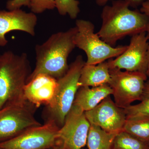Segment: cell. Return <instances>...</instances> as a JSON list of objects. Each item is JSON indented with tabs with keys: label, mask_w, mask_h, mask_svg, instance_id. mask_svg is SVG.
Listing matches in <instances>:
<instances>
[{
	"label": "cell",
	"mask_w": 149,
	"mask_h": 149,
	"mask_svg": "<svg viewBox=\"0 0 149 149\" xmlns=\"http://www.w3.org/2000/svg\"><path fill=\"white\" fill-rule=\"evenodd\" d=\"M123 130L149 144V116L127 118Z\"/></svg>",
	"instance_id": "17"
},
{
	"label": "cell",
	"mask_w": 149,
	"mask_h": 149,
	"mask_svg": "<svg viewBox=\"0 0 149 149\" xmlns=\"http://www.w3.org/2000/svg\"></svg>",
	"instance_id": "29"
},
{
	"label": "cell",
	"mask_w": 149,
	"mask_h": 149,
	"mask_svg": "<svg viewBox=\"0 0 149 149\" xmlns=\"http://www.w3.org/2000/svg\"><path fill=\"white\" fill-rule=\"evenodd\" d=\"M148 42L146 32L131 37L126 50L114 59L108 60L109 68L139 72L149 76L148 50Z\"/></svg>",
	"instance_id": "10"
},
{
	"label": "cell",
	"mask_w": 149,
	"mask_h": 149,
	"mask_svg": "<svg viewBox=\"0 0 149 149\" xmlns=\"http://www.w3.org/2000/svg\"><path fill=\"white\" fill-rule=\"evenodd\" d=\"M77 30L75 26L64 32L54 33L43 44L36 45L35 66L27 83L39 74L57 80L66 73L69 67L68 58L76 47L74 37Z\"/></svg>",
	"instance_id": "2"
},
{
	"label": "cell",
	"mask_w": 149,
	"mask_h": 149,
	"mask_svg": "<svg viewBox=\"0 0 149 149\" xmlns=\"http://www.w3.org/2000/svg\"><path fill=\"white\" fill-rule=\"evenodd\" d=\"M111 77L107 61L97 65H84L81 70L79 87H96L109 84Z\"/></svg>",
	"instance_id": "15"
},
{
	"label": "cell",
	"mask_w": 149,
	"mask_h": 149,
	"mask_svg": "<svg viewBox=\"0 0 149 149\" xmlns=\"http://www.w3.org/2000/svg\"><path fill=\"white\" fill-rule=\"evenodd\" d=\"M37 108L27 100L9 105L0 110V142L42 125L35 118Z\"/></svg>",
	"instance_id": "6"
},
{
	"label": "cell",
	"mask_w": 149,
	"mask_h": 149,
	"mask_svg": "<svg viewBox=\"0 0 149 149\" xmlns=\"http://www.w3.org/2000/svg\"><path fill=\"white\" fill-rule=\"evenodd\" d=\"M82 149H85V148H83Z\"/></svg>",
	"instance_id": "28"
},
{
	"label": "cell",
	"mask_w": 149,
	"mask_h": 149,
	"mask_svg": "<svg viewBox=\"0 0 149 149\" xmlns=\"http://www.w3.org/2000/svg\"><path fill=\"white\" fill-rule=\"evenodd\" d=\"M29 0H8L6 3V8L8 10L20 9L21 7H28L29 8Z\"/></svg>",
	"instance_id": "22"
},
{
	"label": "cell",
	"mask_w": 149,
	"mask_h": 149,
	"mask_svg": "<svg viewBox=\"0 0 149 149\" xmlns=\"http://www.w3.org/2000/svg\"><path fill=\"white\" fill-rule=\"evenodd\" d=\"M29 8L35 14L42 13L46 10L55 8V0H29Z\"/></svg>",
	"instance_id": "21"
},
{
	"label": "cell",
	"mask_w": 149,
	"mask_h": 149,
	"mask_svg": "<svg viewBox=\"0 0 149 149\" xmlns=\"http://www.w3.org/2000/svg\"><path fill=\"white\" fill-rule=\"evenodd\" d=\"M85 113L90 124L113 134H118L123 130L127 120L125 109L118 107L110 96L93 109Z\"/></svg>",
	"instance_id": "11"
},
{
	"label": "cell",
	"mask_w": 149,
	"mask_h": 149,
	"mask_svg": "<svg viewBox=\"0 0 149 149\" xmlns=\"http://www.w3.org/2000/svg\"><path fill=\"white\" fill-rule=\"evenodd\" d=\"M149 144L123 130L115 137L112 149H148Z\"/></svg>",
	"instance_id": "18"
},
{
	"label": "cell",
	"mask_w": 149,
	"mask_h": 149,
	"mask_svg": "<svg viewBox=\"0 0 149 149\" xmlns=\"http://www.w3.org/2000/svg\"><path fill=\"white\" fill-rule=\"evenodd\" d=\"M130 7L124 0H114L111 5L104 6L101 27L97 33L110 45L116 47L118 41L125 37L146 31L149 16L137 10H132Z\"/></svg>",
	"instance_id": "1"
},
{
	"label": "cell",
	"mask_w": 149,
	"mask_h": 149,
	"mask_svg": "<svg viewBox=\"0 0 149 149\" xmlns=\"http://www.w3.org/2000/svg\"><path fill=\"white\" fill-rule=\"evenodd\" d=\"M32 70L28 55L12 51L0 55V110L26 100L24 89Z\"/></svg>",
	"instance_id": "3"
},
{
	"label": "cell",
	"mask_w": 149,
	"mask_h": 149,
	"mask_svg": "<svg viewBox=\"0 0 149 149\" xmlns=\"http://www.w3.org/2000/svg\"><path fill=\"white\" fill-rule=\"evenodd\" d=\"M146 32L147 33V37L148 38V58L149 62V24L148 25V27H147L146 31Z\"/></svg>",
	"instance_id": "25"
},
{
	"label": "cell",
	"mask_w": 149,
	"mask_h": 149,
	"mask_svg": "<svg viewBox=\"0 0 149 149\" xmlns=\"http://www.w3.org/2000/svg\"><path fill=\"white\" fill-rule=\"evenodd\" d=\"M57 88V79L47 74H39L25 85L24 98L37 108L42 105L46 106L53 100Z\"/></svg>",
	"instance_id": "13"
},
{
	"label": "cell",
	"mask_w": 149,
	"mask_h": 149,
	"mask_svg": "<svg viewBox=\"0 0 149 149\" xmlns=\"http://www.w3.org/2000/svg\"><path fill=\"white\" fill-rule=\"evenodd\" d=\"M140 11L149 16V2L146 1L141 5Z\"/></svg>",
	"instance_id": "24"
},
{
	"label": "cell",
	"mask_w": 149,
	"mask_h": 149,
	"mask_svg": "<svg viewBox=\"0 0 149 149\" xmlns=\"http://www.w3.org/2000/svg\"><path fill=\"white\" fill-rule=\"evenodd\" d=\"M55 8L61 15H68L72 19L77 18L80 13V2L77 0H55Z\"/></svg>",
	"instance_id": "20"
},
{
	"label": "cell",
	"mask_w": 149,
	"mask_h": 149,
	"mask_svg": "<svg viewBox=\"0 0 149 149\" xmlns=\"http://www.w3.org/2000/svg\"><path fill=\"white\" fill-rule=\"evenodd\" d=\"M37 22V17L32 12L27 13L20 9L0 10V47L7 45L6 35L11 31H22L35 36Z\"/></svg>",
	"instance_id": "12"
},
{
	"label": "cell",
	"mask_w": 149,
	"mask_h": 149,
	"mask_svg": "<svg viewBox=\"0 0 149 149\" xmlns=\"http://www.w3.org/2000/svg\"><path fill=\"white\" fill-rule=\"evenodd\" d=\"M77 30L74 37L75 47L85 52L87 56L85 64L97 65L124 52L128 46L112 47L107 44L95 32L91 22L78 19L75 21Z\"/></svg>",
	"instance_id": "5"
},
{
	"label": "cell",
	"mask_w": 149,
	"mask_h": 149,
	"mask_svg": "<svg viewBox=\"0 0 149 149\" xmlns=\"http://www.w3.org/2000/svg\"><path fill=\"white\" fill-rule=\"evenodd\" d=\"M109 84L115 103L125 109L134 102L140 101L148 78L146 74L139 72L122 71L117 68H109Z\"/></svg>",
	"instance_id": "7"
},
{
	"label": "cell",
	"mask_w": 149,
	"mask_h": 149,
	"mask_svg": "<svg viewBox=\"0 0 149 149\" xmlns=\"http://www.w3.org/2000/svg\"><path fill=\"white\" fill-rule=\"evenodd\" d=\"M147 1H148L149 2V0H147Z\"/></svg>",
	"instance_id": "27"
},
{
	"label": "cell",
	"mask_w": 149,
	"mask_h": 149,
	"mask_svg": "<svg viewBox=\"0 0 149 149\" xmlns=\"http://www.w3.org/2000/svg\"><path fill=\"white\" fill-rule=\"evenodd\" d=\"M85 62L83 56L76 57L69 65L66 73L57 79V88L53 100L46 106L42 112L45 122H53L60 128L73 105L79 87L81 70Z\"/></svg>",
	"instance_id": "4"
},
{
	"label": "cell",
	"mask_w": 149,
	"mask_h": 149,
	"mask_svg": "<svg viewBox=\"0 0 149 149\" xmlns=\"http://www.w3.org/2000/svg\"><path fill=\"white\" fill-rule=\"evenodd\" d=\"M59 128L52 121L32 127L15 137L0 142V149H50L57 146Z\"/></svg>",
	"instance_id": "8"
},
{
	"label": "cell",
	"mask_w": 149,
	"mask_h": 149,
	"mask_svg": "<svg viewBox=\"0 0 149 149\" xmlns=\"http://www.w3.org/2000/svg\"><path fill=\"white\" fill-rule=\"evenodd\" d=\"M117 134L106 132L96 125L91 124L87 139L88 149H112L115 137Z\"/></svg>",
	"instance_id": "16"
},
{
	"label": "cell",
	"mask_w": 149,
	"mask_h": 149,
	"mask_svg": "<svg viewBox=\"0 0 149 149\" xmlns=\"http://www.w3.org/2000/svg\"><path fill=\"white\" fill-rule=\"evenodd\" d=\"M110 0H96V3L98 6H104L106 5ZM129 3L130 7L136 8V7L142 5L144 2L147 1V0H124Z\"/></svg>",
	"instance_id": "23"
},
{
	"label": "cell",
	"mask_w": 149,
	"mask_h": 149,
	"mask_svg": "<svg viewBox=\"0 0 149 149\" xmlns=\"http://www.w3.org/2000/svg\"><path fill=\"white\" fill-rule=\"evenodd\" d=\"M140 103L125 109L127 118L149 116V76L145 83Z\"/></svg>",
	"instance_id": "19"
},
{
	"label": "cell",
	"mask_w": 149,
	"mask_h": 149,
	"mask_svg": "<svg viewBox=\"0 0 149 149\" xmlns=\"http://www.w3.org/2000/svg\"><path fill=\"white\" fill-rule=\"evenodd\" d=\"M91 124L85 112L73 104L57 134V146L61 149H82L87 144Z\"/></svg>",
	"instance_id": "9"
},
{
	"label": "cell",
	"mask_w": 149,
	"mask_h": 149,
	"mask_svg": "<svg viewBox=\"0 0 149 149\" xmlns=\"http://www.w3.org/2000/svg\"><path fill=\"white\" fill-rule=\"evenodd\" d=\"M50 149H61L60 148H58V147H54V148H51Z\"/></svg>",
	"instance_id": "26"
},
{
	"label": "cell",
	"mask_w": 149,
	"mask_h": 149,
	"mask_svg": "<svg viewBox=\"0 0 149 149\" xmlns=\"http://www.w3.org/2000/svg\"><path fill=\"white\" fill-rule=\"evenodd\" d=\"M113 91L109 84L96 87H81L78 89L73 104L84 112L95 107L107 97L111 95Z\"/></svg>",
	"instance_id": "14"
}]
</instances>
